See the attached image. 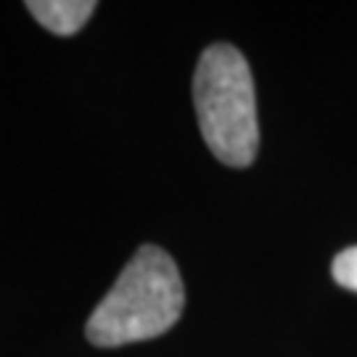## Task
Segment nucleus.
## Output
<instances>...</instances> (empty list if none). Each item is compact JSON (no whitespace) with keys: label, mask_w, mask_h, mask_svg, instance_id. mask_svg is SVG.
<instances>
[{"label":"nucleus","mask_w":357,"mask_h":357,"mask_svg":"<svg viewBox=\"0 0 357 357\" xmlns=\"http://www.w3.org/2000/svg\"><path fill=\"white\" fill-rule=\"evenodd\" d=\"M193 103L209 151L228 167L252 165L259 149L255 79L238 48L217 43L202 53Z\"/></svg>","instance_id":"f03ea898"},{"label":"nucleus","mask_w":357,"mask_h":357,"mask_svg":"<svg viewBox=\"0 0 357 357\" xmlns=\"http://www.w3.org/2000/svg\"><path fill=\"white\" fill-rule=\"evenodd\" d=\"M331 275L339 286L357 291V246H349L342 255H336L331 265Z\"/></svg>","instance_id":"20e7f679"},{"label":"nucleus","mask_w":357,"mask_h":357,"mask_svg":"<svg viewBox=\"0 0 357 357\" xmlns=\"http://www.w3.org/2000/svg\"><path fill=\"white\" fill-rule=\"evenodd\" d=\"M26 11L48 32L69 38L85 26V22L96 11V3L93 0H29Z\"/></svg>","instance_id":"7ed1b4c3"},{"label":"nucleus","mask_w":357,"mask_h":357,"mask_svg":"<svg viewBox=\"0 0 357 357\" xmlns=\"http://www.w3.org/2000/svg\"><path fill=\"white\" fill-rule=\"evenodd\" d=\"M183 307L185 289L175 259L165 249L143 243L93 310L85 336L103 349L156 339L178 323Z\"/></svg>","instance_id":"f257e3e1"}]
</instances>
